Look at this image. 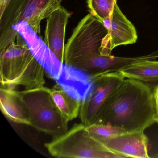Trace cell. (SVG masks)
<instances>
[{"label": "cell", "instance_id": "obj_14", "mask_svg": "<svg viewBox=\"0 0 158 158\" xmlns=\"http://www.w3.org/2000/svg\"><path fill=\"white\" fill-rule=\"evenodd\" d=\"M125 78L145 82H158V61L148 60L130 64L119 71Z\"/></svg>", "mask_w": 158, "mask_h": 158}, {"label": "cell", "instance_id": "obj_9", "mask_svg": "<svg viewBox=\"0 0 158 158\" xmlns=\"http://www.w3.org/2000/svg\"><path fill=\"white\" fill-rule=\"evenodd\" d=\"M71 13L60 6L47 18L44 42L58 60L64 63L65 32Z\"/></svg>", "mask_w": 158, "mask_h": 158}, {"label": "cell", "instance_id": "obj_11", "mask_svg": "<svg viewBox=\"0 0 158 158\" xmlns=\"http://www.w3.org/2000/svg\"><path fill=\"white\" fill-rule=\"evenodd\" d=\"M120 158H149L148 139L144 131L127 132L104 144Z\"/></svg>", "mask_w": 158, "mask_h": 158}, {"label": "cell", "instance_id": "obj_7", "mask_svg": "<svg viewBox=\"0 0 158 158\" xmlns=\"http://www.w3.org/2000/svg\"><path fill=\"white\" fill-rule=\"evenodd\" d=\"M90 76L92 86L88 95L81 102L79 115L82 123L86 126L95 123L103 104L125 79L118 72Z\"/></svg>", "mask_w": 158, "mask_h": 158}, {"label": "cell", "instance_id": "obj_13", "mask_svg": "<svg viewBox=\"0 0 158 158\" xmlns=\"http://www.w3.org/2000/svg\"><path fill=\"white\" fill-rule=\"evenodd\" d=\"M0 108L8 120L17 123L30 125L26 106L20 92L15 88L1 85Z\"/></svg>", "mask_w": 158, "mask_h": 158}, {"label": "cell", "instance_id": "obj_3", "mask_svg": "<svg viewBox=\"0 0 158 158\" xmlns=\"http://www.w3.org/2000/svg\"><path fill=\"white\" fill-rule=\"evenodd\" d=\"M108 30L102 22L90 15L81 19L73 30L64 48L65 65L91 75L100 56Z\"/></svg>", "mask_w": 158, "mask_h": 158}, {"label": "cell", "instance_id": "obj_8", "mask_svg": "<svg viewBox=\"0 0 158 158\" xmlns=\"http://www.w3.org/2000/svg\"><path fill=\"white\" fill-rule=\"evenodd\" d=\"M16 31L26 42L34 57L42 65L48 77L56 81L62 73L64 64L62 63L29 25L25 22L19 23Z\"/></svg>", "mask_w": 158, "mask_h": 158}, {"label": "cell", "instance_id": "obj_17", "mask_svg": "<svg viewBox=\"0 0 158 158\" xmlns=\"http://www.w3.org/2000/svg\"><path fill=\"white\" fill-rule=\"evenodd\" d=\"M89 14L102 22L110 16L116 2L115 0H87Z\"/></svg>", "mask_w": 158, "mask_h": 158}, {"label": "cell", "instance_id": "obj_15", "mask_svg": "<svg viewBox=\"0 0 158 158\" xmlns=\"http://www.w3.org/2000/svg\"><path fill=\"white\" fill-rule=\"evenodd\" d=\"M53 102L68 122L79 116L81 102L71 97L58 84L50 89Z\"/></svg>", "mask_w": 158, "mask_h": 158}, {"label": "cell", "instance_id": "obj_5", "mask_svg": "<svg viewBox=\"0 0 158 158\" xmlns=\"http://www.w3.org/2000/svg\"><path fill=\"white\" fill-rule=\"evenodd\" d=\"M52 157L58 158H118L120 157L93 138L84 124H76L64 134L45 144Z\"/></svg>", "mask_w": 158, "mask_h": 158}, {"label": "cell", "instance_id": "obj_12", "mask_svg": "<svg viewBox=\"0 0 158 158\" xmlns=\"http://www.w3.org/2000/svg\"><path fill=\"white\" fill-rule=\"evenodd\" d=\"M55 81L70 96L81 102L88 95L92 86L90 75L65 64L61 75Z\"/></svg>", "mask_w": 158, "mask_h": 158}, {"label": "cell", "instance_id": "obj_18", "mask_svg": "<svg viewBox=\"0 0 158 158\" xmlns=\"http://www.w3.org/2000/svg\"><path fill=\"white\" fill-rule=\"evenodd\" d=\"M153 92L154 102H155V110H156L155 122L158 123V85H157L153 88Z\"/></svg>", "mask_w": 158, "mask_h": 158}, {"label": "cell", "instance_id": "obj_16", "mask_svg": "<svg viewBox=\"0 0 158 158\" xmlns=\"http://www.w3.org/2000/svg\"><path fill=\"white\" fill-rule=\"evenodd\" d=\"M86 128L93 138L103 145L112 138L127 133L121 127L102 124L94 123L87 126Z\"/></svg>", "mask_w": 158, "mask_h": 158}, {"label": "cell", "instance_id": "obj_4", "mask_svg": "<svg viewBox=\"0 0 158 158\" xmlns=\"http://www.w3.org/2000/svg\"><path fill=\"white\" fill-rule=\"evenodd\" d=\"M63 0H11L0 16V53L16 41L18 33L16 26L25 22L39 35L40 25L55 10L61 6Z\"/></svg>", "mask_w": 158, "mask_h": 158}, {"label": "cell", "instance_id": "obj_20", "mask_svg": "<svg viewBox=\"0 0 158 158\" xmlns=\"http://www.w3.org/2000/svg\"><path fill=\"white\" fill-rule=\"evenodd\" d=\"M117 1H118V0H115V1H116V2H117Z\"/></svg>", "mask_w": 158, "mask_h": 158}, {"label": "cell", "instance_id": "obj_19", "mask_svg": "<svg viewBox=\"0 0 158 158\" xmlns=\"http://www.w3.org/2000/svg\"><path fill=\"white\" fill-rule=\"evenodd\" d=\"M11 0H0V16L4 13Z\"/></svg>", "mask_w": 158, "mask_h": 158}, {"label": "cell", "instance_id": "obj_1", "mask_svg": "<svg viewBox=\"0 0 158 158\" xmlns=\"http://www.w3.org/2000/svg\"><path fill=\"white\" fill-rule=\"evenodd\" d=\"M155 117L153 89L145 82L125 78L103 104L94 123L127 132L144 131L155 123Z\"/></svg>", "mask_w": 158, "mask_h": 158}, {"label": "cell", "instance_id": "obj_10", "mask_svg": "<svg viewBox=\"0 0 158 158\" xmlns=\"http://www.w3.org/2000/svg\"><path fill=\"white\" fill-rule=\"evenodd\" d=\"M108 30L106 38L112 51L120 46L135 43L138 36L135 27L115 3L110 17L102 21Z\"/></svg>", "mask_w": 158, "mask_h": 158}, {"label": "cell", "instance_id": "obj_2", "mask_svg": "<svg viewBox=\"0 0 158 158\" xmlns=\"http://www.w3.org/2000/svg\"><path fill=\"white\" fill-rule=\"evenodd\" d=\"M1 85L24 90L44 86L45 70L18 33L16 41L0 53Z\"/></svg>", "mask_w": 158, "mask_h": 158}, {"label": "cell", "instance_id": "obj_6", "mask_svg": "<svg viewBox=\"0 0 158 158\" xmlns=\"http://www.w3.org/2000/svg\"><path fill=\"white\" fill-rule=\"evenodd\" d=\"M19 92L28 111L29 126L54 137L68 131V122L54 103L50 89L44 86Z\"/></svg>", "mask_w": 158, "mask_h": 158}]
</instances>
